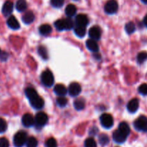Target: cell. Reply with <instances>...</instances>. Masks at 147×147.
Listing matches in <instances>:
<instances>
[{
    "label": "cell",
    "instance_id": "cb8c5ba5",
    "mask_svg": "<svg viewBox=\"0 0 147 147\" xmlns=\"http://www.w3.org/2000/svg\"><path fill=\"white\" fill-rule=\"evenodd\" d=\"M39 30H40V32L42 34H43V35H46V34H48L51 32L52 27L51 26L49 25V24H42V25H41L40 27Z\"/></svg>",
    "mask_w": 147,
    "mask_h": 147
},
{
    "label": "cell",
    "instance_id": "8992f818",
    "mask_svg": "<svg viewBox=\"0 0 147 147\" xmlns=\"http://www.w3.org/2000/svg\"><path fill=\"white\" fill-rule=\"evenodd\" d=\"M100 123L106 129H110L113 125V119L111 115L104 113L100 116Z\"/></svg>",
    "mask_w": 147,
    "mask_h": 147
},
{
    "label": "cell",
    "instance_id": "60d3db41",
    "mask_svg": "<svg viewBox=\"0 0 147 147\" xmlns=\"http://www.w3.org/2000/svg\"><path fill=\"white\" fill-rule=\"evenodd\" d=\"M142 1L144 3V4H147V0H142Z\"/></svg>",
    "mask_w": 147,
    "mask_h": 147
},
{
    "label": "cell",
    "instance_id": "9a60e30c",
    "mask_svg": "<svg viewBox=\"0 0 147 147\" xmlns=\"http://www.w3.org/2000/svg\"><path fill=\"white\" fill-rule=\"evenodd\" d=\"M76 24L77 25H81L86 27L88 24V18L85 14H78L76 17Z\"/></svg>",
    "mask_w": 147,
    "mask_h": 147
},
{
    "label": "cell",
    "instance_id": "7a4b0ae2",
    "mask_svg": "<svg viewBox=\"0 0 147 147\" xmlns=\"http://www.w3.org/2000/svg\"><path fill=\"white\" fill-rule=\"evenodd\" d=\"M41 81L44 86L51 87L54 84V76L50 70H47L42 72L41 75Z\"/></svg>",
    "mask_w": 147,
    "mask_h": 147
},
{
    "label": "cell",
    "instance_id": "6da1fadb",
    "mask_svg": "<svg viewBox=\"0 0 147 147\" xmlns=\"http://www.w3.org/2000/svg\"><path fill=\"white\" fill-rule=\"evenodd\" d=\"M56 29L59 31L62 30H69L74 27V23L70 19H61L55 22Z\"/></svg>",
    "mask_w": 147,
    "mask_h": 147
},
{
    "label": "cell",
    "instance_id": "b9f144b4",
    "mask_svg": "<svg viewBox=\"0 0 147 147\" xmlns=\"http://www.w3.org/2000/svg\"><path fill=\"white\" fill-rule=\"evenodd\" d=\"M0 54H1V50H0Z\"/></svg>",
    "mask_w": 147,
    "mask_h": 147
},
{
    "label": "cell",
    "instance_id": "f1b7e54d",
    "mask_svg": "<svg viewBox=\"0 0 147 147\" xmlns=\"http://www.w3.org/2000/svg\"><path fill=\"white\" fill-rule=\"evenodd\" d=\"M38 53L45 60H47L48 58V53H47V49L44 46H40L38 47Z\"/></svg>",
    "mask_w": 147,
    "mask_h": 147
},
{
    "label": "cell",
    "instance_id": "f546056e",
    "mask_svg": "<svg viewBox=\"0 0 147 147\" xmlns=\"http://www.w3.org/2000/svg\"><path fill=\"white\" fill-rule=\"evenodd\" d=\"M99 142H100V144L102 146H106V145H107L109 143V136L106 134H101L99 136Z\"/></svg>",
    "mask_w": 147,
    "mask_h": 147
},
{
    "label": "cell",
    "instance_id": "5b68a950",
    "mask_svg": "<svg viewBox=\"0 0 147 147\" xmlns=\"http://www.w3.org/2000/svg\"><path fill=\"white\" fill-rule=\"evenodd\" d=\"M105 11L107 14H113L117 11L118 9H119V5L116 0H109L106 2V5H105Z\"/></svg>",
    "mask_w": 147,
    "mask_h": 147
},
{
    "label": "cell",
    "instance_id": "d6986e66",
    "mask_svg": "<svg viewBox=\"0 0 147 147\" xmlns=\"http://www.w3.org/2000/svg\"><path fill=\"white\" fill-rule=\"evenodd\" d=\"M54 91L57 96H65L67 93V90L63 85L62 84H57L56 85L55 87L54 88Z\"/></svg>",
    "mask_w": 147,
    "mask_h": 147
},
{
    "label": "cell",
    "instance_id": "52a82bcc",
    "mask_svg": "<svg viewBox=\"0 0 147 147\" xmlns=\"http://www.w3.org/2000/svg\"><path fill=\"white\" fill-rule=\"evenodd\" d=\"M47 121H48V117H47V114L43 112H40V113H37L35 118H34V124H36L39 127L45 126L47 123Z\"/></svg>",
    "mask_w": 147,
    "mask_h": 147
},
{
    "label": "cell",
    "instance_id": "d6a6232c",
    "mask_svg": "<svg viewBox=\"0 0 147 147\" xmlns=\"http://www.w3.org/2000/svg\"><path fill=\"white\" fill-rule=\"evenodd\" d=\"M85 147H97V144L93 138H88L85 142Z\"/></svg>",
    "mask_w": 147,
    "mask_h": 147
},
{
    "label": "cell",
    "instance_id": "ffe728a7",
    "mask_svg": "<svg viewBox=\"0 0 147 147\" xmlns=\"http://www.w3.org/2000/svg\"><path fill=\"white\" fill-rule=\"evenodd\" d=\"M74 32L77 36L80 37H83L86 35V27L81 25H77L76 24L74 27Z\"/></svg>",
    "mask_w": 147,
    "mask_h": 147
},
{
    "label": "cell",
    "instance_id": "d4e9b609",
    "mask_svg": "<svg viewBox=\"0 0 147 147\" xmlns=\"http://www.w3.org/2000/svg\"><path fill=\"white\" fill-rule=\"evenodd\" d=\"M25 95L27 98L30 100V99L34 98V96H37L38 94H37L35 89H34L33 88H27L25 89Z\"/></svg>",
    "mask_w": 147,
    "mask_h": 147
},
{
    "label": "cell",
    "instance_id": "74e56055",
    "mask_svg": "<svg viewBox=\"0 0 147 147\" xmlns=\"http://www.w3.org/2000/svg\"><path fill=\"white\" fill-rule=\"evenodd\" d=\"M0 147H9V141L6 138H0Z\"/></svg>",
    "mask_w": 147,
    "mask_h": 147
},
{
    "label": "cell",
    "instance_id": "8fae6325",
    "mask_svg": "<svg viewBox=\"0 0 147 147\" xmlns=\"http://www.w3.org/2000/svg\"><path fill=\"white\" fill-rule=\"evenodd\" d=\"M23 125L25 127H31L34 124V119L30 113H26L22 116V119Z\"/></svg>",
    "mask_w": 147,
    "mask_h": 147
},
{
    "label": "cell",
    "instance_id": "484cf974",
    "mask_svg": "<svg viewBox=\"0 0 147 147\" xmlns=\"http://www.w3.org/2000/svg\"><path fill=\"white\" fill-rule=\"evenodd\" d=\"M37 144H38L37 140L36 139V138L33 137V136L28 138L27 139V142H26L27 147H37Z\"/></svg>",
    "mask_w": 147,
    "mask_h": 147
},
{
    "label": "cell",
    "instance_id": "603a6c76",
    "mask_svg": "<svg viewBox=\"0 0 147 147\" xmlns=\"http://www.w3.org/2000/svg\"><path fill=\"white\" fill-rule=\"evenodd\" d=\"M27 4L25 0H18L16 3V9L19 11H23L27 9Z\"/></svg>",
    "mask_w": 147,
    "mask_h": 147
},
{
    "label": "cell",
    "instance_id": "44dd1931",
    "mask_svg": "<svg viewBox=\"0 0 147 147\" xmlns=\"http://www.w3.org/2000/svg\"><path fill=\"white\" fill-rule=\"evenodd\" d=\"M76 11H77V9L76 7L73 4H68L65 8V14L68 17H72L75 16Z\"/></svg>",
    "mask_w": 147,
    "mask_h": 147
},
{
    "label": "cell",
    "instance_id": "7c38bea8",
    "mask_svg": "<svg viewBox=\"0 0 147 147\" xmlns=\"http://www.w3.org/2000/svg\"><path fill=\"white\" fill-rule=\"evenodd\" d=\"M126 138H127V136L123 134L122 133V132H121L119 129L115 131L113 134V139L116 143H123V142L126 140Z\"/></svg>",
    "mask_w": 147,
    "mask_h": 147
},
{
    "label": "cell",
    "instance_id": "4fadbf2b",
    "mask_svg": "<svg viewBox=\"0 0 147 147\" xmlns=\"http://www.w3.org/2000/svg\"><path fill=\"white\" fill-rule=\"evenodd\" d=\"M13 8H14V4H13L12 1H7L2 7V14L5 17L9 16L12 12Z\"/></svg>",
    "mask_w": 147,
    "mask_h": 147
},
{
    "label": "cell",
    "instance_id": "4316f807",
    "mask_svg": "<svg viewBox=\"0 0 147 147\" xmlns=\"http://www.w3.org/2000/svg\"><path fill=\"white\" fill-rule=\"evenodd\" d=\"M74 107L76 110H83L85 108V101L82 99H77L74 102Z\"/></svg>",
    "mask_w": 147,
    "mask_h": 147
},
{
    "label": "cell",
    "instance_id": "2e32d148",
    "mask_svg": "<svg viewBox=\"0 0 147 147\" xmlns=\"http://www.w3.org/2000/svg\"><path fill=\"white\" fill-rule=\"evenodd\" d=\"M86 47L89 50L95 52V53L98 52L99 50L98 45L96 42V40H93V39H89L86 41Z\"/></svg>",
    "mask_w": 147,
    "mask_h": 147
},
{
    "label": "cell",
    "instance_id": "4dcf8cb0",
    "mask_svg": "<svg viewBox=\"0 0 147 147\" xmlns=\"http://www.w3.org/2000/svg\"><path fill=\"white\" fill-rule=\"evenodd\" d=\"M147 60V53L146 52H142V53H139L137 55V61L138 63L142 64L144 62L146 61Z\"/></svg>",
    "mask_w": 147,
    "mask_h": 147
},
{
    "label": "cell",
    "instance_id": "8d00e7d4",
    "mask_svg": "<svg viewBox=\"0 0 147 147\" xmlns=\"http://www.w3.org/2000/svg\"><path fill=\"white\" fill-rule=\"evenodd\" d=\"M139 92L144 96L147 95V84L144 83V84L141 85L139 88Z\"/></svg>",
    "mask_w": 147,
    "mask_h": 147
},
{
    "label": "cell",
    "instance_id": "ba28073f",
    "mask_svg": "<svg viewBox=\"0 0 147 147\" xmlns=\"http://www.w3.org/2000/svg\"><path fill=\"white\" fill-rule=\"evenodd\" d=\"M68 93L70 96L75 97V96H78L81 92V87L80 85L78 83H72L69 86L68 89H67Z\"/></svg>",
    "mask_w": 147,
    "mask_h": 147
},
{
    "label": "cell",
    "instance_id": "277c9868",
    "mask_svg": "<svg viewBox=\"0 0 147 147\" xmlns=\"http://www.w3.org/2000/svg\"><path fill=\"white\" fill-rule=\"evenodd\" d=\"M136 130L147 132V118L144 116H141L134 123Z\"/></svg>",
    "mask_w": 147,
    "mask_h": 147
},
{
    "label": "cell",
    "instance_id": "5bb4252c",
    "mask_svg": "<svg viewBox=\"0 0 147 147\" xmlns=\"http://www.w3.org/2000/svg\"><path fill=\"white\" fill-rule=\"evenodd\" d=\"M139 106V102L137 98H133L129 102L127 105V109L130 113H134L137 111Z\"/></svg>",
    "mask_w": 147,
    "mask_h": 147
},
{
    "label": "cell",
    "instance_id": "83f0119b",
    "mask_svg": "<svg viewBox=\"0 0 147 147\" xmlns=\"http://www.w3.org/2000/svg\"><path fill=\"white\" fill-rule=\"evenodd\" d=\"M125 30L128 34H132L136 30V26H135L134 23L132 22H128L125 26Z\"/></svg>",
    "mask_w": 147,
    "mask_h": 147
},
{
    "label": "cell",
    "instance_id": "3957f363",
    "mask_svg": "<svg viewBox=\"0 0 147 147\" xmlns=\"http://www.w3.org/2000/svg\"><path fill=\"white\" fill-rule=\"evenodd\" d=\"M27 136L26 132L22 131H19L14 135V145L16 147H22L26 144L27 142Z\"/></svg>",
    "mask_w": 147,
    "mask_h": 147
},
{
    "label": "cell",
    "instance_id": "ac0fdd59",
    "mask_svg": "<svg viewBox=\"0 0 147 147\" xmlns=\"http://www.w3.org/2000/svg\"><path fill=\"white\" fill-rule=\"evenodd\" d=\"M23 22L25 24H31L33 21L34 20V14L32 11H27L24 15L22 16Z\"/></svg>",
    "mask_w": 147,
    "mask_h": 147
},
{
    "label": "cell",
    "instance_id": "836d02e7",
    "mask_svg": "<svg viewBox=\"0 0 147 147\" xmlns=\"http://www.w3.org/2000/svg\"><path fill=\"white\" fill-rule=\"evenodd\" d=\"M46 147H57V144L54 138H50L45 142Z\"/></svg>",
    "mask_w": 147,
    "mask_h": 147
},
{
    "label": "cell",
    "instance_id": "7402d4cb",
    "mask_svg": "<svg viewBox=\"0 0 147 147\" xmlns=\"http://www.w3.org/2000/svg\"><path fill=\"white\" fill-rule=\"evenodd\" d=\"M119 129L121 132L125 134L126 136H129V134H130V128L129 126L128 125L127 123L126 122H121V123L119 124Z\"/></svg>",
    "mask_w": 147,
    "mask_h": 147
},
{
    "label": "cell",
    "instance_id": "e575fe53",
    "mask_svg": "<svg viewBox=\"0 0 147 147\" xmlns=\"http://www.w3.org/2000/svg\"><path fill=\"white\" fill-rule=\"evenodd\" d=\"M50 2H51L53 7H56V8H60L63 5L65 0H51Z\"/></svg>",
    "mask_w": 147,
    "mask_h": 147
},
{
    "label": "cell",
    "instance_id": "1f68e13d",
    "mask_svg": "<svg viewBox=\"0 0 147 147\" xmlns=\"http://www.w3.org/2000/svg\"><path fill=\"white\" fill-rule=\"evenodd\" d=\"M57 103L60 107H65L67 103V100L64 96H60L57 99Z\"/></svg>",
    "mask_w": 147,
    "mask_h": 147
},
{
    "label": "cell",
    "instance_id": "d590c367",
    "mask_svg": "<svg viewBox=\"0 0 147 147\" xmlns=\"http://www.w3.org/2000/svg\"><path fill=\"white\" fill-rule=\"evenodd\" d=\"M7 129V123L4 119L0 118V134L4 133Z\"/></svg>",
    "mask_w": 147,
    "mask_h": 147
},
{
    "label": "cell",
    "instance_id": "e0dca14e",
    "mask_svg": "<svg viewBox=\"0 0 147 147\" xmlns=\"http://www.w3.org/2000/svg\"><path fill=\"white\" fill-rule=\"evenodd\" d=\"M7 23L9 27H10L12 30H18L20 27V23H19V22L17 21V20L14 16H10L8 18V20H7Z\"/></svg>",
    "mask_w": 147,
    "mask_h": 147
},
{
    "label": "cell",
    "instance_id": "9c48e42d",
    "mask_svg": "<svg viewBox=\"0 0 147 147\" xmlns=\"http://www.w3.org/2000/svg\"><path fill=\"white\" fill-rule=\"evenodd\" d=\"M30 101L31 106L36 109H41L44 106V100L38 95L30 99Z\"/></svg>",
    "mask_w": 147,
    "mask_h": 147
},
{
    "label": "cell",
    "instance_id": "ab89813d",
    "mask_svg": "<svg viewBox=\"0 0 147 147\" xmlns=\"http://www.w3.org/2000/svg\"><path fill=\"white\" fill-rule=\"evenodd\" d=\"M144 23L145 25L147 27V15L144 17Z\"/></svg>",
    "mask_w": 147,
    "mask_h": 147
},
{
    "label": "cell",
    "instance_id": "f35d334b",
    "mask_svg": "<svg viewBox=\"0 0 147 147\" xmlns=\"http://www.w3.org/2000/svg\"><path fill=\"white\" fill-rule=\"evenodd\" d=\"M8 54H7V53L3 52V53H1V54H0V59H1V60H3V61H5V60H7V59L8 58Z\"/></svg>",
    "mask_w": 147,
    "mask_h": 147
},
{
    "label": "cell",
    "instance_id": "30bf717a",
    "mask_svg": "<svg viewBox=\"0 0 147 147\" xmlns=\"http://www.w3.org/2000/svg\"><path fill=\"white\" fill-rule=\"evenodd\" d=\"M88 33L90 39L98 40L100 38L101 36V30L98 26H93L90 29Z\"/></svg>",
    "mask_w": 147,
    "mask_h": 147
}]
</instances>
